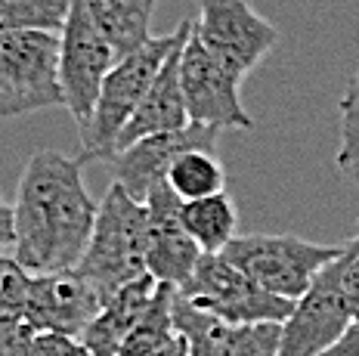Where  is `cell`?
Wrapping results in <instances>:
<instances>
[{
	"mask_svg": "<svg viewBox=\"0 0 359 356\" xmlns=\"http://www.w3.org/2000/svg\"><path fill=\"white\" fill-rule=\"evenodd\" d=\"M16 261L32 276L78 270L100 205L87 192L84 161L41 149L28 158L16 189Z\"/></svg>",
	"mask_w": 359,
	"mask_h": 356,
	"instance_id": "6da1fadb",
	"label": "cell"
},
{
	"mask_svg": "<svg viewBox=\"0 0 359 356\" xmlns=\"http://www.w3.org/2000/svg\"><path fill=\"white\" fill-rule=\"evenodd\" d=\"M192 19L180 22L170 34L146 41L140 50L118 59V65L102 81L100 100H96L93 112L84 124L78 128L81 133V161H111L118 152V139L127 128V121L133 118L137 106L143 102L146 90L152 87V81L158 78L161 65L170 59V53L189 38Z\"/></svg>",
	"mask_w": 359,
	"mask_h": 356,
	"instance_id": "7a4b0ae2",
	"label": "cell"
},
{
	"mask_svg": "<svg viewBox=\"0 0 359 356\" xmlns=\"http://www.w3.org/2000/svg\"><path fill=\"white\" fill-rule=\"evenodd\" d=\"M146 248H149L146 202H137L124 186L111 183L106 198L100 202L93 235H90L78 270L109 298L111 292L124 288L127 282L149 276Z\"/></svg>",
	"mask_w": 359,
	"mask_h": 356,
	"instance_id": "3957f363",
	"label": "cell"
},
{
	"mask_svg": "<svg viewBox=\"0 0 359 356\" xmlns=\"http://www.w3.org/2000/svg\"><path fill=\"white\" fill-rule=\"evenodd\" d=\"M341 251L344 245H319L301 235H236L223 257L264 292L301 301Z\"/></svg>",
	"mask_w": 359,
	"mask_h": 356,
	"instance_id": "277c9868",
	"label": "cell"
},
{
	"mask_svg": "<svg viewBox=\"0 0 359 356\" xmlns=\"http://www.w3.org/2000/svg\"><path fill=\"white\" fill-rule=\"evenodd\" d=\"M65 109L59 84V32L32 28L0 38V121Z\"/></svg>",
	"mask_w": 359,
	"mask_h": 356,
	"instance_id": "5b68a950",
	"label": "cell"
},
{
	"mask_svg": "<svg viewBox=\"0 0 359 356\" xmlns=\"http://www.w3.org/2000/svg\"><path fill=\"white\" fill-rule=\"evenodd\" d=\"M186 303L233 325H282L294 301L276 298L238 273L223 254H201L196 273L177 288Z\"/></svg>",
	"mask_w": 359,
	"mask_h": 356,
	"instance_id": "8992f818",
	"label": "cell"
},
{
	"mask_svg": "<svg viewBox=\"0 0 359 356\" xmlns=\"http://www.w3.org/2000/svg\"><path fill=\"white\" fill-rule=\"evenodd\" d=\"M118 65L111 43L96 32L81 0H69V13L59 28V84H62L65 109L78 121L90 118L100 100L102 81Z\"/></svg>",
	"mask_w": 359,
	"mask_h": 356,
	"instance_id": "52a82bcc",
	"label": "cell"
},
{
	"mask_svg": "<svg viewBox=\"0 0 359 356\" xmlns=\"http://www.w3.org/2000/svg\"><path fill=\"white\" fill-rule=\"evenodd\" d=\"M192 34L238 78L251 75L279 43V32L248 0H201Z\"/></svg>",
	"mask_w": 359,
	"mask_h": 356,
	"instance_id": "ba28073f",
	"label": "cell"
},
{
	"mask_svg": "<svg viewBox=\"0 0 359 356\" xmlns=\"http://www.w3.org/2000/svg\"><path fill=\"white\" fill-rule=\"evenodd\" d=\"M180 84H183L186 112H189L192 124H205V128L217 130L254 128V118L242 106V93H238L242 78L229 71L217 56L208 53L205 43L192 32L183 43V53H180Z\"/></svg>",
	"mask_w": 359,
	"mask_h": 356,
	"instance_id": "9c48e42d",
	"label": "cell"
},
{
	"mask_svg": "<svg viewBox=\"0 0 359 356\" xmlns=\"http://www.w3.org/2000/svg\"><path fill=\"white\" fill-rule=\"evenodd\" d=\"M341 257V254H338ZM332 263L313 279L301 301H294L291 316L282 322L279 353L276 356H319L334 347L356 325L353 310L341 292V263Z\"/></svg>",
	"mask_w": 359,
	"mask_h": 356,
	"instance_id": "30bf717a",
	"label": "cell"
},
{
	"mask_svg": "<svg viewBox=\"0 0 359 356\" xmlns=\"http://www.w3.org/2000/svg\"><path fill=\"white\" fill-rule=\"evenodd\" d=\"M217 139H220V130L205 128V124H189V128H183V130L146 137V139H140V143L121 149L111 161H106L111 183L124 186L137 202H146L155 189L164 186L168 170L180 155H186L192 149L217 152Z\"/></svg>",
	"mask_w": 359,
	"mask_h": 356,
	"instance_id": "8fae6325",
	"label": "cell"
},
{
	"mask_svg": "<svg viewBox=\"0 0 359 356\" xmlns=\"http://www.w3.org/2000/svg\"><path fill=\"white\" fill-rule=\"evenodd\" d=\"M102 303H106V294L81 270L32 276L25 322L34 331H59V335L81 338L87 325L100 316Z\"/></svg>",
	"mask_w": 359,
	"mask_h": 356,
	"instance_id": "7c38bea8",
	"label": "cell"
},
{
	"mask_svg": "<svg viewBox=\"0 0 359 356\" xmlns=\"http://www.w3.org/2000/svg\"><path fill=\"white\" fill-rule=\"evenodd\" d=\"M149 207V248H146V270L161 285H186L201 261V248L189 239L183 226V202L177 192L164 183L146 198Z\"/></svg>",
	"mask_w": 359,
	"mask_h": 356,
	"instance_id": "4fadbf2b",
	"label": "cell"
},
{
	"mask_svg": "<svg viewBox=\"0 0 359 356\" xmlns=\"http://www.w3.org/2000/svg\"><path fill=\"white\" fill-rule=\"evenodd\" d=\"M174 325L189 341V356H276L282 325H233L201 313L174 294Z\"/></svg>",
	"mask_w": 359,
	"mask_h": 356,
	"instance_id": "5bb4252c",
	"label": "cell"
},
{
	"mask_svg": "<svg viewBox=\"0 0 359 356\" xmlns=\"http://www.w3.org/2000/svg\"><path fill=\"white\" fill-rule=\"evenodd\" d=\"M183 43H180L174 53H170L168 62L161 65L158 78L152 81V87L146 90L143 102H140L133 118L127 121L121 139H118V152L127 149V146H133V143H140V139H146V137H155V133L183 130L192 124L189 112H186L183 84H180V53H183Z\"/></svg>",
	"mask_w": 359,
	"mask_h": 356,
	"instance_id": "9a60e30c",
	"label": "cell"
},
{
	"mask_svg": "<svg viewBox=\"0 0 359 356\" xmlns=\"http://www.w3.org/2000/svg\"><path fill=\"white\" fill-rule=\"evenodd\" d=\"M158 282L152 276H140L127 282L124 288L111 292L106 303H102L100 316L87 325V331L81 341L90 347L93 356H118L124 347V341L130 338V331L140 325V319L146 316V310L152 307Z\"/></svg>",
	"mask_w": 359,
	"mask_h": 356,
	"instance_id": "2e32d148",
	"label": "cell"
},
{
	"mask_svg": "<svg viewBox=\"0 0 359 356\" xmlns=\"http://www.w3.org/2000/svg\"><path fill=\"white\" fill-rule=\"evenodd\" d=\"M81 4H84L96 32L111 43L118 59L152 41L149 22H152L158 0H81Z\"/></svg>",
	"mask_w": 359,
	"mask_h": 356,
	"instance_id": "e0dca14e",
	"label": "cell"
},
{
	"mask_svg": "<svg viewBox=\"0 0 359 356\" xmlns=\"http://www.w3.org/2000/svg\"><path fill=\"white\" fill-rule=\"evenodd\" d=\"M180 217H183V226H186V233H189V239L201 248V254H223V251L229 248V242L236 239L238 211H236V202L226 192L183 202Z\"/></svg>",
	"mask_w": 359,
	"mask_h": 356,
	"instance_id": "ac0fdd59",
	"label": "cell"
},
{
	"mask_svg": "<svg viewBox=\"0 0 359 356\" xmlns=\"http://www.w3.org/2000/svg\"><path fill=\"white\" fill-rule=\"evenodd\" d=\"M168 183L177 192L180 202H192V198H205L226 192V170H223L220 155L211 149H192L170 165L168 170Z\"/></svg>",
	"mask_w": 359,
	"mask_h": 356,
	"instance_id": "d6986e66",
	"label": "cell"
},
{
	"mask_svg": "<svg viewBox=\"0 0 359 356\" xmlns=\"http://www.w3.org/2000/svg\"><path fill=\"white\" fill-rule=\"evenodd\" d=\"M69 13V0H0V38L13 32L47 28L59 32Z\"/></svg>",
	"mask_w": 359,
	"mask_h": 356,
	"instance_id": "ffe728a7",
	"label": "cell"
},
{
	"mask_svg": "<svg viewBox=\"0 0 359 356\" xmlns=\"http://www.w3.org/2000/svg\"><path fill=\"white\" fill-rule=\"evenodd\" d=\"M341 112V143L338 155H334V165L347 180H353L359 186V69L353 81H350L347 93L338 102Z\"/></svg>",
	"mask_w": 359,
	"mask_h": 356,
	"instance_id": "44dd1931",
	"label": "cell"
},
{
	"mask_svg": "<svg viewBox=\"0 0 359 356\" xmlns=\"http://www.w3.org/2000/svg\"><path fill=\"white\" fill-rule=\"evenodd\" d=\"M28 292H32V273L22 270L16 257L0 261V325L25 322Z\"/></svg>",
	"mask_w": 359,
	"mask_h": 356,
	"instance_id": "7402d4cb",
	"label": "cell"
},
{
	"mask_svg": "<svg viewBox=\"0 0 359 356\" xmlns=\"http://www.w3.org/2000/svg\"><path fill=\"white\" fill-rule=\"evenodd\" d=\"M28 356H93L90 347L74 335H59V331H34Z\"/></svg>",
	"mask_w": 359,
	"mask_h": 356,
	"instance_id": "603a6c76",
	"label": "cell"
},
{
	"mask_svg": "<svg viewBox=\"0 0 359 356\" xmlns=\"http://www.w3.org/2000/svg\"><path fill=\"white\" fill-rule=\"evenodd\" d=\"M341 263V292H344V301L347 307L353 310L356 322H359V235L344 242V251L338 257Z\"/></svg>",
	"mask_w": 359,
	"mask_h": 356,
	"instance_id": "cb8c5ba5",
	"label": "cell"
},
{
	"mask_svg": "<svg viewBox=\"0 0 359 356\" xmlns=\"http://www.w3.org/2000/svg\"><path fill=\"white\" fill-rule=\"evenodd\" d=\"M34 329L28 322H4L0 325V356H28V344Z\"/></svg>",
	"mask_w": 359,
	"mask_h": 356,
	"instance_id": "d4e9b609",
	"label": "cell"
},
{
	"mask_svg": "<svg viewBox=\"0 0 359 356\" xmlns=\"http://www.w3.org/2000/svg\"><path fill=\"white\" fill-rule=\"evenodd\" d=\"M16 254V207L0 196V261Z\"/></svg>",
	"mask_w": 359,
	"mask_h": 356,
	"instance_id": "484cf974",
	"label": "cell"
},
{
	"mask_svg": "<svg viewBox=\"0 0 359 356\" xmlns=\"http://www.w3.org/2000/svg\"><path fill=\"white\" fill-rule=\"evenodd\" d=\"M319 356H359V325H353L338 344L328 347V350L319 353Z\"/></svg>",
	"mask_w": 359,
	"mask_h": 356,
	"instance_id": "4316f807",
	"label": "cell"
},
{
	"mask_svg": "<svg viewBox=\"0 0 359 356\" xmlns=\"http://www.w3.org/2000/svg\"><path fill=\"white\" fill-rule=\"evenodd\" d=\"M149 356H189V341L177 331V335H170L161 347H155Z\"/></svg>",
	"mask_w": 359,
	"mask_h": 356,
	"instance_id": "83f0119b",
	"label": "cell"
},
{
	"mask_svg": "<svg viewBox=\"0 0 359 356\" xmlns=\"http://www.w3.org/2000/svg\"><path fill=\"white\" fill-rule=\"evenodd\" d=\"M356 325H359V322H356Z\"/></svg>",
	"mask_w": 359,
	"mask_h": 356,
	"instance_id": "f1b7e54d",
	"label": "cell"
}]
</instances>
